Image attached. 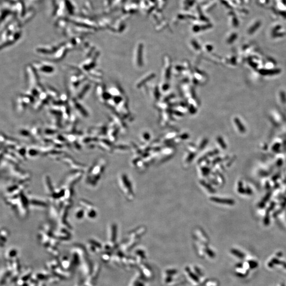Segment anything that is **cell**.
Wrapping results in <instances>:
<instances>
[{
  "instance_id": "obj_1",
  "label": "cell",
  "mask_w": 286,
  "mask_h": 286,
  "mask_svg": "<svg viewBox=\"0 0 286 286\" xmlns=\"http://www.w3.org/2000/svg\"><path fill=\"white\" fill-rule=\"evenodd\" d=\"M257 264H258L257 263L252 261V263L250 264V266H251V267H252V268H254V267H257Z\"/></svg>"
}]
</instances>
